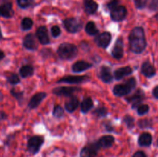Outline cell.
<instances>
[{
    "label": "cell",
    "mask_w": 158,
    "mask_h": 157,
    "mask_svg": "<svg viewBox=\"0 0 158 157\" xmlns=\"http://www.w3.org/2000/svg\"><path fill=\"white\" fill-rule=\"evenodd\" d=\"M86 33L89 34V35H96L98 34L99 30L96 26L95 23L94 22H89L86 25V28H85Z\"/></svg>",
    "instance_id": "obj_27"
},
{
    "label": "cell",
    "mask_w": 158,
    "mask_h": 157,
    "mask_svg": "<svg viewBox=\"0 0 158 157\" xmlns=\"http://www.w3.org/2000/svg\"><path fill=\"white\" fill-rule=\"evenodd\" d=\"M141 72L148 78H151L156 74V70L153 65H151L149 62H145L141 66Z\"/></svg>",
    "instance_id": "obj_16"
},
{
    "label": "cell",
    "mask_w": 158,
    "mask_h": 157,
    "mask_svg": "<svg viewBox=\"0 0 158 157\" xmlns=\"http://www.w3.org/2000/svg\"><path fill=\"white\" fill-rule=\"evenodd\" d=\"M152 143V135L149 132H143L139 136L138 144L140 146L146 147L151 146Z\"/></svg>",
    "instance_id": "obj_22"
},
{
    "label": "cell",
    "mask_w": 158,
    "mask_h": 157,
    "mask_svg": "<svg viewBox=\"0 0 158 157\" xmlns=\"http://www.w3.org/2000/svg\"><path fill=\"white\" fill-rule=\"evenodd\" d=\"M111 41V34L108 32H104L99 35L95 38V42L97 45L100 47L106 49L109 46Z\"/></svg>",
    "instance_id": "obj_9"
},
{
    "label": "cell",
    "mask_w": 158,
    "mask_h": 157,
    "mask_svg": "<svg viewBox=\"0 0 158 157\" xmlns=\"http://www.w3.org/2000/svg\"><path fill=\"white\" fill-rule=\"evenodd\" d=\"M57 52L62 59L70 60L77 56L78 49L75 45L70 43H63L59 46Z\"/></svg>",
    "instance_id": "obj_2"
},
{
    "label": "cell",
    "mask_w": 158,
    "mask_h": 157,
    "mask_svg": "<svg viewBox=\"0 0 158 157\" xmlns=\"http://www.w3.org/2000/svg\"><path fill=\"white\" fill-rule=\"evenodd\" d=\"M123 122L126 123V125L127 126V127L129 128V129H131L134 125V120L131 115H127L126 116L123 118Z\"/></svg>",
    "instance_id": "obj_35"
},
{
    "label": "cell",
    "mask_w": 158,
    "mask_h": 157,
    "mask_svg": "<svg viewBox=\"0 0 158 157\" xmlns=\"http://www.w3.org/2000/svg\"><path fill=\"white\" fill-rule=\"evenodd\" d=\"M4 57H5L4 52H3L0 49V61H1L2 59H3V58H4Z\"/></svg>",
    "instance_id": "obj_44"
},
{
    "label": "cell",
    "mask_w": 158,
    "mask_h": 157,
    "mask_svg": "<svg viewBox=\"0 0 158 157\" xmlns=\"http://www.w3.org/2000/svg\"><path fill=\"white\" fill-rule=\"evenodd\" d=\"M94 114L98 117H103L106 116V115L107 114V111H106V108L100 107L97 108V109H96L95 110H94Z\"/></svg>",
    "instance_id": "obj_30"
},
{
    "label": "cell",
    "mask_w": 158,
    "mask_h": 157,
    "mask_svg": "<svg viewBox=\"0 0 158 157\" xmlns=\"http://www.w3.org/2000/svg\"><path fill=\"white\" fill-rule=\"evenodd\" d=\"M64 27L66 30L71 33H75L80 31L81 28L83 27V22L81 20L76 18H66L63 22Z\"/></svg>",
    "instance_id": "obj_5"
},
{
    "label": "cell",
    "mask_w": 158,
    "mask_h": 157,
    "mask_svg": "<svg viewBox=\"0 0 158 157\" xmlns=\"http://www.w3.org/2000/svg\"><path fill=\"white\" fill-rule=\"evenodd\" d=\"M138 126H140V128H141V129H146V128L151 127L152 124H151V122L150 121V120L141 119V120H139Z\"/></svg>",
    "instance_id": "obj_33"
},
{
    "label": "cell",
    "mask_w": 158,
    "mask_h": 157,
    "mask_svg": "<svg viewBox=\"0 0 158 157\" xmlns=\"http://www.w3.org/2000/svg\"><path fill=\"white\" fill-rule=\"evenodd\" d=\"M148 111H149V106H148V105L141 104L138 108H137V112H138L139 115H140L148 113Z\"/></svg>",
    "instance_id": "obj_34"
},
{
    "label": "cell",
    "mask_w": 158,
    "mask_h": 157,
    "mask_svg": "<svg viewBox=\"0 0 158 157\" xmlns=\"http://www.w3.org/2000/svg\"><path fill=\"white\" fill-rule=\"evenodd\" d=\"M32 20L29 18H24L22 20L21 28L23 30H29L32 27Z\"/></svg>",
    "instance_id": "obj_28"
},
{
    "label": "cell",
    "mask_w": 158,
    "mask_h": 157,
    "mask_svg": "<svg viewBox=\"0 0 158 157\" xmlns=\"http://www.w3.org/2000/svg\"><path fill=\"white\" fill-rule=\"evenodd\" d=\"M33 67L29 66V65H26V66H22L21 69H19V74L23 78H27V77L31 76L33 74Z\"/></svg>",
    "instance_id": "obj_24"
},
{
    "label": "cell",
    "mask_w": 158,
    "mask_h": 157,
    "mask_svg": "<svg viewBox=\"0 0 158 157\" xmlns=\"http://www.w3.org/2000/svg\"><path fill=\"white\" fill-rule=\"evenodd\" d=\"M88 78L86 76H73V75H69V76L63 77L60 78L58 81V83H71V84H75V83H80L82 82L85 81Z\"/></svg>",
    "instance_id": "obj_20"
},
{
    "label": "cell",
    "mask_w": 158,
    "mask_h": 157,
    "mask_svg": "<svg viewBox=\"0 0 158 157\" xmlns=\"http://www.w3.org/2000/svg\"><path fill=\"white\" fill-rule=\"evenodd\" d=\"M43 143H44V139L42 136L35 135V136L31 137L27 143L28 150L31 154L35 155V154L38 153Z\"/></svg>",
    "instance_id": "obj_4"
},
{
    "label": "cell",
    "mask_w": 158,
    "mask_h": 157,
    "mask_svg": "<svg viewBox=\"0 0 158 157\" xmlns=\"http://www.w3.org/2000/svg\"><path fill=\"white\" fill-rule=\"evenodd\" d=\"M80 89L77 87H71V86H60L53 89V93L61 96H69Z\"/></svg>",
    "instance_id": "obj_8"
},
{
    "label": "cell",
    "mask_w": 158,
    "mask_h": 157,
    "mask_svg": "<svg viewBox=\"0 0 158 157\" xmlns=\"http://www.w3.org/2000/svg\"><path fill=\"white\" fill-rule=\"evenodd\" d=\"M153 95H154V96L155 98L158 99V86H156L154 89V90H153Z\"/></svg>",
    "instance_id": "obj_43"
},
{
    "label": "cell",
    "mask_w": 158,
    "mask_h": 157,
    "mask_svg": "<svg viewBox=\"0 0 158 157\" xmlns=\"http://www.w3.org/2000/svg\"><path fill=\"white\" fill-rule=\"evenodd\" d=\"M33 0H17V4L22 9H26L32 5Z\"/></svg>",
    "instance_id": "obj_31"
},
{
    "label": "cell",
    "mask_w": 158,
    "mask_h": 157,
    "mask_svg": "<svg viewBox=\"0 0 158 157\" xmlns=\"http://www.w3.org/2000/svg\"><path fill=\"white\" fill-rule=\"evenodd\" d=\"M51 33H52V35L53 37H58L61 33L60 28L57 26H52V29H51Z\"/></svg>",
    "instance_id": "obj_37"
},
{
    "label": "cell",
    "mask_w": 158,
    "mask_h": 157,
    "mask_svg": "<svg viewBox=\"0 0 158 157\" xmlns=\"http://www.w3.org/2000/svg\"><path fill=\"white\" fill-rule=\"evenodd\" d=\"M79 106V101L76 97H73L70 100L67 102L65 105V108L69 112H73L76 110Z\"/></svg>",
    "instance_id": "obj_25"
},
{
    "label": "cell",
    "mask_w": 158,
    "mask_h": 157,
    "mask_svg": "<svg viewBox=\"0 0 158 157\" xmlns=\"http://www.w3.org/2000/svg\"><path fill=\"white\" fill-rule=\"evenodd\" d=\"M11 94L12 95V96L15 97L19 101H20L23 97V92H19V91H16L15 89H11Z\"/></svg>",
    "instance_id": "obj_36"
},
{
    "label": "cell",
    "mask_w": 158,
    "mask_h": 157,
    "mask_svg": "<svg viewBox=\"0 0 158 157\" xmlns=\"http://www.w3.org/2000/svg\"><path fill=\"white\" fill-rule=\"evenodd\" d=\"M118 4H119V0H112L110 2L108 3L107 7L110 10L112 11L113 9H115L116 7H117V6H118Z\"/></svg>",
    "instance_id": "obj_38"
},
{
    "label": "cell",
    "mask_w": 158,
    "mask_h": 157,
    "mask_svg": "<svg viewBox=\"0 0 158 157\" xmlns=\"http://www.w3.org/2000/svg\"><path fill=\"white\" fill-rule=\"evenodd\" d=\"M64 114V110L60 106H56L53 109V115L55 117L60 118Z\"/></svg>",
    "instance_id": "obj_32"
},
{
    "label": "cell",
    "mask_w": 158,
    "mask_h": 157,
    "mask_svg": "<svg viewBox=\"0 0 158 157\" xmlns=\"http://www.w3.org/2000/svg\"><path fill=\"white\" fill-rule=\"evenodd\" d=\"M114 143V138L110 135H104L97 141V144L100 148H110L113 146Z\"/></svg>",
    "instance_id": "obj_18"
},
{
    "label": "cell",
    "mask_w": 158,
    "mask_h": 157,
    "mask_svg": "<svg viewBox=\"0 0 158 157\" xmlns=\"http://www.w3.org/2000/svg\"><path fill=\"white\" fill-rule=\"evenodd\" d=\"M36 37L41 44L47 45L49 43V38L46 26H40L38 28L36 31Z\"/></svg>",
    "instance_id": "obj_13"
},
{
    "label": "cell",
    "mask_w": 158,
    "mask_h": 157,
    "mask_svg": "<svg viewBox=\"0 0 158 157\" xmlns=\"http://www.w3.org/2000/svg\"><path fill=\"white\" fill-rule=\"evenodd\" d=\"M137 82L134 78H131L126 81L124 84H119L114 86V94L117 96H124L128 95L134 89H135Z\"/></svg>",
    "instance_id": "obj_3"
},
{
    "label": "cell",
    "mask_w": 158,
    "mask_h": 157,
    "mask_svg": "<svg viewBox=\"0 0 158 157\" xmlns=\"http://www.w3.org/2000/svg\"><path fill=\"white\" fill-rule=\"evenodd\" d=\"M150 7H151V9H154V10L158 9V0H152Z\"/></svg>",
    "instance_id": "obj_41"
},
{
    "label": "cell",
    "mask_w": 158,
    "mask_h": 157,
    "mask_svg": "<svg viewBox=\"0 0 158 157\" xmlns=\"http://www.w3.org/2000/svg\"><path fill=\"white\" fill-rule=\"evenodd\" d=\"M98 5L94 0H84V10L87 14H94L97 12Z\"/></svg>",
    "instance_id": "obj_23"
},
{
    "label": "cell",
    "mask_w": 158,
    "mask_h": 157,
    "mask_svg": "<svg viewBox=\"0 0 158 157\" xmlns=\"http://www.w3.org/2000/svg\"><path fill=\"white\" fill-rule=\"evenodd\" d=\"M143 99H144V93H143V90L138 89L134 95L127 99V101L133 103V108H138L141 105V102Z\"/></svg>",
    "instance_id": "obj_11"
},
{
    "label": "cell",
    "mask_w": 158,
    "mask_h": 157,
    "mask_svg": "<svg viewBox=\"0 0 158 157\" xmlns=\"http://www.w3.org/2000/svg\"><path fill=\"white\" fill-rule=\"evenodd\" d=\"M7 81L9 82L10 84L15 85V84H18V83H19L20 79L16 74L11 73L7 76Z\"/></svg>",
    "instance_id": "obj_29"
},
{
    "label": "cell",
    "mask_w": 158,
    "mask_h": 157,
    "mask_svg": "<svg viewBox=\"0 0 158 157\" xmlns=\"http://www.w3.org/2000/svg\"><path fill=\"white\" fill-rule=\"evenodd\" d=\"M112 55L117 59H120L123 55V40L122 38H119L116 41L115 45L112 50Z\"/></svg>",
    "instance_id": "obj_12"
},
{
    "label": "cell",
    "mask_w": 158,
    "mask_h": 157,
    "mask_svg": "<svg viewBox=\"0 0 158 157\" xmlns=\"http://www.w3.org/2000/svg\"><path fill=\"white\" fill-rule=\"evenodd\" d=\"M134 3L137 9H143L146 6V2L144 0H134Z\"/></svg>",
    "instance_id": "obj_39"
},
{
    "label": "cell",
    "mask_w": 158,
    "mask_h": 157,
    "mask_svg": "<svg viewBox=\"0 0 158 157\" xmlns=\"http://www.w3.org/2000/svg\"><path fill=\"white\" fill-rule=\"evenodd\" d=\"M23 46L26 49L29 50H35L37 48L36 41H35V37L32 33L28 34L23 38Z\"/></svg>",
    "instance_id": "obj_14"
},
{
    "label": "cell",
    "mask_w": 158,
    "mask_h": 157,
    "mask_svg": "<svg viewBox=\"0 0 158 157\" xmlns=\"http://www.w3.org/2000/svg\"><path fill=\"white\" fill-rule=\"evenodd\" d=\"M133 157H148L147 156L146 153L143 152V151H137V152L134 154Z\"/></svg>",
    "instance_id": "obj_40"
},
{
    "label": "cell",
    "mask_w": 158,
    "mask_h": 157,
    "mask_svg": "<svg viewBox=\"0 0 158 157\" xmlns=\"http://www.w3.org/2000/svg\"><path fill=\"white\" fill-rule=\"evenodd\" d=\"M100 146L97 144V142L93 143L88 146H84L81 149L80 153V157H97V152L100 150Z\"/></svg>",
    "instance_id": "obj_6"
},
{
    "label": "cell",
    "mask_w": 158,
    "mask_h": 157,
    "mask_svg": "<svg viewBox=\"0 0 158 157\" xmlns=\"http://www.w3.org/2000/svg\"><path fill=\"white\" fill-rule=\"evenodd\" d=\"M133 70L130 66H126L123 68H120L114 72V78L117 80H120L125 76L131 75Z\"/></svg>",
    "instance_id": "obj_19"
},
{
    "label": "cell",
    "mask_w": 158,
    "mask_h": 157,
    "mask_svg": "<svg viewBox=\"0 0 158 157\" xmlns=\"http://www.w3.org/2000/svg\"><path fill=\"white\" fill-rule=\"evenodd\" d=\"M7 114L4 112L3 111H0V121H3V120L7 119Z\"/></svg>",
    "instance_id": "obj_42"
},
{
    "label": "cell",
    "mask_w": 158,
    "mask_h": 157,
    "mask_svg": "<svg viewBox=\"0 0 158 157\" xmlns=\"http://www.w3.org/2000/svg\"><path fill=\"white\" fill-rule=\"evenodd\" d=\"M91 67H92V64L87 62L78 61L73 65L72 70L73 72H80Z\"/></svg>",
    "instance_id": "obj_21"
},
{
    "label": "cell",
    "mask_w": 158,
    "mask_h": 157,
    "mask_svg": "<svg viewBox=\"0 0 158 157\" xmlns=\"http://www.w3.org/2000/svg\"><path fill=\"white\" fill-rule=\"evenodd\" d=\"M2 39V32H1V29H0V41Z\"/></svg>",
    "instance_id": "obj_45"
},
{
    "label": "cell",
    "mask_w": 158,
    "mask_h": 157,
    "mask_svg": "<svg viewBox=\"0 0 158 157\" xmlns=\"http://www.w3.org/2000/svg\"><path fill=\"white\" fill-rule=\"evenodd\" d=\"M130 49L135 54H140L147 46L146 38L143 28L136 27L131 32L129 35Z\"/></svg>",
    "instance_id": "obj_1"
},
{
    "label": "cell",
    "mask_w": 158,
    "mask_h": 157,
    "mask_svg": "<svg viewBox=\"0 0 158 157\" xmlns=\"http://www.w3.org/2000/svg\"><path fill=\"white\" fill-rule=\"evenodd\" d=\"M99 77L101 78L102 81L106 83H109L112 82L113 75L112 73H111V69L109 67H106V66H103L100 69Z\"/></svg>",
    "instance_id": "obj_17"
},
{
    "label": "cell",
    "mask_w": 158,
    "mask_h": 157,
    "mask_svg": "<svg viewBox=\"0 0 158 157\" xmlns=\"http://www.w3.org/2000/svg\"><path fill=\"white\" fill-rule=\"evenodd\" d=\"M127 9L123 6H118L111 11V18L115 22H120L126 17Z\"/></svg>",
    "instance_id": "obj_7"
},
{
    "label": "cell",
    "mask_w": 158,
    "mask_h": 157,
    "mask_svg": "<svg viewBox=\"0 0 158 157\" xmlns=\"http://www.w3.org/2000/svg\"><path fill=\"white\" fill-rule=\"evenodd\" d=\"M14 15L12 4L10 2H5L0 5V16L4 18H12Z\"/></svg>",
    "instance_id": "obj_10"
},
{
    "label": "cell",
    "mask_w": 158,
    "mask_h": 157,
    "mask_svg": "<svg viewBox=\"0 0 158 157\" xmlns=\"http://www.w3.org/2000/svg\"><path fill=\"white\" fill-rule=\"evenodd\" d=\"M46 96V94L45 93V92H38V93L35 94V95L32 97L30 101H29V107L31 109H35V108H36L37 106L41 103V102L44 99Z\"/></svg>",
    "instance_id": "obj_15"
},
{
    "label": "cell",
    "mask_w": 158,
    "mask_h": 157,
    "mask_svg": "<svg viewBox=\"0 0 158 157\" xmlns=\"http://www.w3.org/2000/svg\"><path fill=\"white\" fill-rule=\"evenodd\" d=\"M157 146H158V140H157Z\"/></svg>",
    "instance_id": "obj_46"
},
{
    "label": "cell",
    "mask_w": 158,
    "mask_h": 157,
    "mask_svg": "<svg viewBox=\"0 0 158 157\" xmlns=\"http://www.w3.org/2000/svg\"><path fill=\"white\" fill-rule=\"evenodd\" d=\"M93 106H94V103H93L92 99L90 98H86L81 103L80 109L83 112H87L92 109Z\"/></svg>",
    "instance_id": "obj_26"
}]
</instances>
